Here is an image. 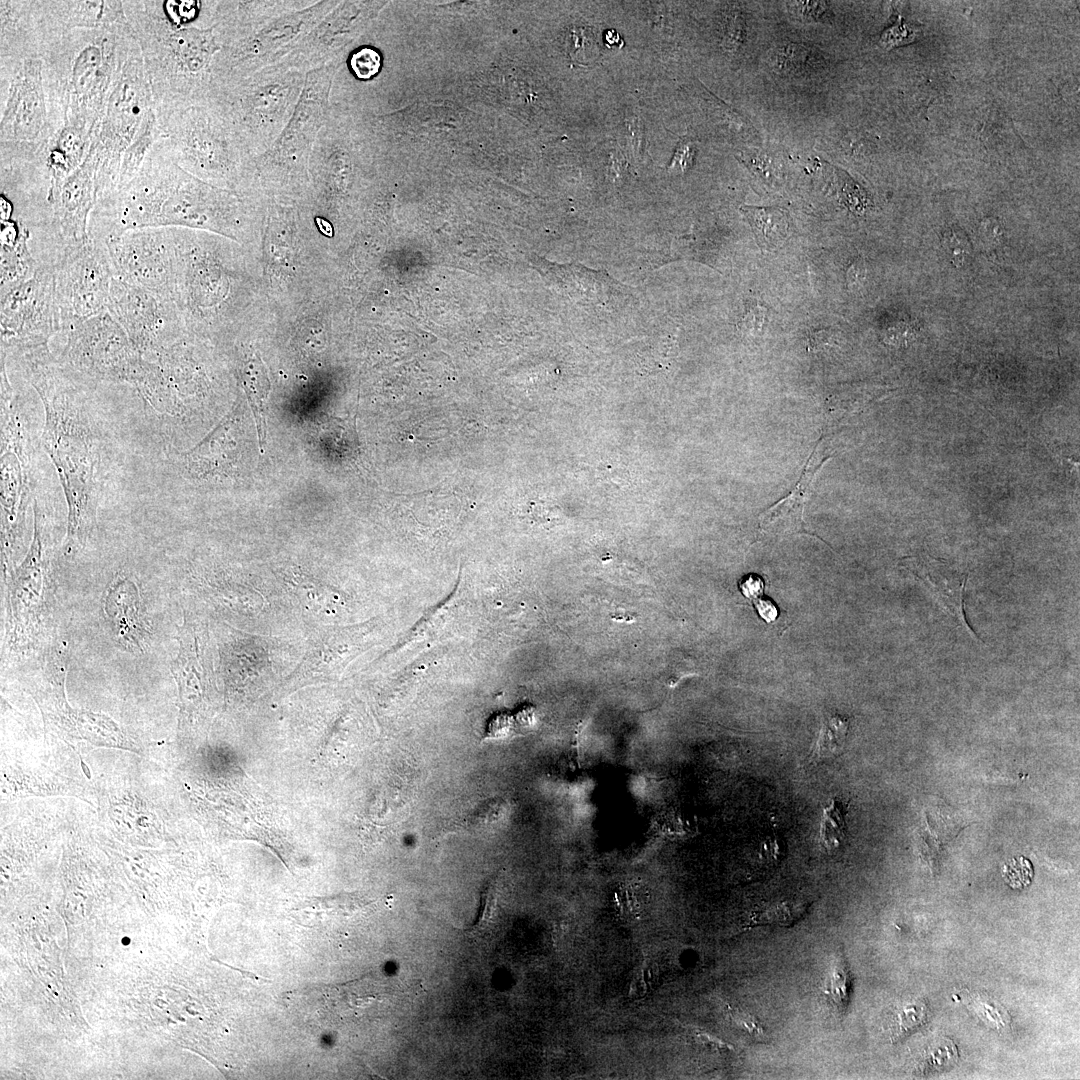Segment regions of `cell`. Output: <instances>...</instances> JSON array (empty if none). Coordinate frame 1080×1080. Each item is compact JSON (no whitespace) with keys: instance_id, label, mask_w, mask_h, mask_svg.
<instances>
[{"instance_id":"cell-11","label":"cell","mask_w":1080,"mask_h":1080,"mask_svg":"<svg viewBox=\"0 0 1080 1080\" xmlns=\"http://www.w3.org/2000/svg\"><path fill=\"white\" fill-rule=\"evenodd\" d=\"M59 361L95 382L135 386L146 359L120 324L105 310L61 332Z\"/></svg>"},{"instance_id":"cell-27","label":"cell","mask_w":1080,"mask_h":1080,"mask_svg":"<svg viewBox=\"0 0 1080 1080\" xmlns=\"http://www.w3.org/2000/svg\"><path fill=\"white\" fill-rule=\"evenodd\" d=\"M162 137L164 134L153 106L146 112L137 133L121 157L113 194L132 181L152 148Z\"/></svg>"},{"instance_id":"cell-47","label":"cell","mask_w":1080,"mask_h":1080,"mask_svg":"<svg viewBox=\"0 0 1080 1080\" xmlns=\"http://www.w3.org/2000/svg\"><path fill=\"white\" fill-rule=\"evenodd\" d=\"M755 606H756L760 616L766 622H772V621H774L776 619L778 612H777L776 606L774 605V603L772 601L756 599L755 600Z\"/></svg>"},{"instance_id":"cell-41","label":"cell","mask_w":1080,"mask_h":1080,"mask_svg":"<svg viewBox=\"0 0 1080 1080\" xmlns=\"http://www.w3.org/2000/svg\"><path fill=\"white\" fill-rule=\"evenodd\" d=\"M793 8L803 19L817 20L821 18L828 9L826 2L821 1H800L793 2Z\"/></svg>"},{"instance_id":"cell-29","label":"cell","mask_w":1080,"mask_h":1080,"mask_svg":"<svg viewBox=\"0 0 1080 1080\" xmlns=\"http://www.w3.org/2000/svg\"><path fill=\"white\" fill-rule=\"evenodd\" d=\"M244 382L256 422L259 445L260 448H263L267 430V398L270 384L263 366L256 360L248 363L244 374Z\"/></svg>"},{"instance_id":"cell-13","label":"cell","mask_w":1080,"mask_h":1080,"mask_svg":"<svg viewBox=\"0 0 1080 1080\" xmlns=\"http://www.w3.org/2000/svg\"><path fill=\"white\" fill-rule=\"evenodd\" d=\"M22 413L20 396L12 385H2L1 516L6 548L21 536L32 489V444Z\"/></svg>"},{"instance_id":"cell-30","label":"cell","mask_w":1080,"mask_h":1080,"mask_svg":"<svg viewBox=\"0 0 1080 1080\" xmlns=\"http://www.w3.org/2000/svg\"><path fill=\"white\" fill-rule=\"evenodd\" d=\"M851 975L847 961L841 950L833 958L823 981L822 991L834 1010L842 1014L846 1011L851 996Z\"/></svg>"},{"instance_id":"cell-3","label":"cell","mask_w":1080,"mask_h":1080,"mask_svg":"<svg viewBox=\"0 0 1080 1080\" xmlns=\"http://www.w3.org/2000/svg\"><path fill=\"white\" fill-rule=\"evenodd\" d=\"M123 6L141 49L156 114L207 99L213 60L221 48L214 25H175L155 0H125Z\"/></svg>"},{"instance_id":"cell-32","label":"cell","mask_w":1080,"mask_h":1080,"mask_svg":"<svg viewBox=\"0 0 1080 1080\" xmlns=\"http://www.w3.org/2000/svg\"><path fill=\"white\" fill-rule=\"evenodd\" d=\"M848 725V720L837 714L825 718L818 734L813 757L817 760L836 757L845 744Z\"/></svg>"},{"instance_id":"cell-1","label":"cell","mask_w":1080,"mask_h":1080,"mask_svg":"<svg viewBox=\"0 0 1080 1080\" xmlns=\"http://www.w3.org/2000/svg\"><path fill=\"white\" fill-rule=\"evenodd\" d=\"M38 394L45 412L42 442L68 506L65 548L83 547L96 525L100 495V435L92 416L99 382L62 364L48 344L4 353Z\"/></svg>"},{"instance_id":"cell-2","label":"cell","mask_w":1080,"mask_h":1080,"mask_svg":"<svg viewBox=\"0 0 1080 1080\" xmlns=\"http://www.w3.org/2000/svg\"><path fill=\"white\" fill-rule=\"evenodd\" d=\"M240 203L230 190L210 185L183 170L165 137L146 157L132 181L95 203L91 240L105 243L129 230L185 226L229 232L238 223Z\"/></svg>"},{"instance_id":"cell-8","label":"cell","mask_w":1080,"mask_h":1080,"mask_svg":"<svg viewBox=\"0 0 1080 1080\" xmlns=\"http://www.w3.org/2000/svg\"><path fill=\"white\" fill-rule=\"evenodd\" d=\"M153 106L151 87L137 42L122 67L93 133L90 151L96 164V202L114 193L121 157L146 112Z\"/></svg>"},{"instance_id":"cell-9","label":"cell","mask_w":1080,"mask_h":1080,"mask_svg":"<svg viewBox=\"0 0 1080 1080\" xmlns=\"http://www.w3.org/2000/svg\"><path fill=\"white\" fill-rule=\"evenodd\" d=\"M339 1H311L224 43L212 64V89L230 85L279 63ZM211 89V90H212Z\"/></svg>"},{"instance_id":"cell-48","label":"cell","mask_w":1080,"mask_h":1080,"mask_svg":"<svg viewBox=\"0 0 1080 1080\" xmlns=\"http://www.w3.org/2000/svg\"><path fill=\"white\" fill-rule=\"evenodd\" d=\"M605 39L610 46L617 45L620 42V36L614 30H610L606 33Z\"/></svg>"},{"instance_id":"cell-5","label":"cell","mask_w":1080,"mask_h":1080,"mask_svg":"<svg viewBox=\"0 0 1080 1080\" xmlns=\"http://www.w3.org/2000/svg\"><path fill=\"white\" fill-rule=\"evenodd\" d=\"M157 116L174 161L189 174L226 190L254 174L256 158L211 97Z\"/></svg>"},{"instance_id":"cell-36","label":"cell","mask_w":1080,"mask_h":1080,"mask_svg":"<svg viewBox=\"0 0 1080 1080\" xmlns=\"http://www.w3.org/2000/svg\"><path fill=\"white\" fill-rule=\"evenodd\" d=\"M496 907V880L492 879L481 893L480 910L473 925L466 930L470 934L479 933L492 919Z\"/></svg>"},{"instance_id":"cell-34","label":"cell","mask_w":1080,"mask_h":1080,"mask_svg":"<svg viewBox=\"0 0 1080 1080\" xmlns=\"http://www.w3.org/2000/svg\"><path fill=\"white\" fill-rule=\"evenodd\" d=\"M566 44L569 56L580 63L591 62L599 54L598 43L589 27H571L566 36Z\"/></svg>"},{"instance_id":"cell-6","label":"cell","mask_w":1080,"mask_h":1080,"mask_svg":"<svg viewBox=\"0 0 1080 1080\" xmlns=\"http://www.w3.org/2000/svg\"><path fill=\"white\" fill-rule=\"evenodd\" d=\"M305 79L304 72L279 62L238 82L214 88L209 97L223 108L246 149L258 158L290 122Z\"/></svg>"},{"instance_id":"cell-42","label":"cell","mask_w":1080,"mask_h":1080,"mask_svg":"<svg viewBox=\"0 0 1080 1080\" xmlns=\"http://www.w3.org/2000/svg\"><path fill=\"white\" fill-rule=\"evenodd\" d=\"M745 163L760 175L767 176L769 171L771 173V159L768 155L763 153H746L743 156Z\"/></svg>"},{"instance_id":"cell-19","label":"cell","mask_w":1080,"mask_h":1080,"mask_svg":"<svg viewBox=\"0 0 1080 1080\" xmlns=\"http://www.w3.org/2000/svg\"><path fill=\"white\" fill-rule=\"evenodd\" d=\"M34 11L44 49L75 29H103L127 22L119 0H37Z\"/></svg>"},{"instance_id":"cell-16","label":"cell","mask_w":1080,"mask_h":1080,"mask_svg":"<svg viewBox=\"0 0 1080 1080\" xmlns=\"http://www.w3.org/2000/svg\"><path fill=\"white\" fill-rule=\"evenodd\" d=\"M105 244L115 278L173 301L171 227L129 230Z\"/></svg>"},{"instance_id":"cell-21","label":"cell","mask_w":1080,"mask_h":1080,"mask_svg":"<svg viewBox=\"0 0 1080 1080\" xmlns=\"http://www.w3.org/2000/svg\"><path fill=\"white\" fill-rule=\"evenodd\" d=\"M823 440L817 443L808 458L803 473L794 489L783 499L766 509L758 518V527L763 534L784 538L797 533H804V510L813 488L816 475L830 457L821 450Z\"/></svg>"},{"instance_id":"cell-15","label":"cell","mask_w":1080,"mask_h":1080,"mask_svg":"<svg viewBox=\"0 0 1080 1080\" xmlns=\"http://www.w3.org/2000/svg\"><path fill=\"white\" fill-rule=\"evenodd\" d=\"M53 271L62 332L107 310L114 274L105 243L90 239Z\"/></svg>"},{"instance_id":"cell-10","label":"cell","mask_w":1080,"mask_h":1080,"mask_svg":"<svg viewBox=\"0 0 1080 1080\" xmlns=\"http://www.w3.org/2000/svg\"><path fill=\"white\" fill-rule=\"evenodd\" d=\"M340 59L306 74L295 112L272 147L255 160L254 173L281 185L309 175V162L330 112V92Z\"/></svg>"},{"instance_id":"cell-14","label":"cell","mask_w":1080,"mask_h":1080,"mask_svg":"<svg viewBox=\"0 0 1080 1080\" xmlns=\"http://www.w3.org/2000/svg\"><path fill=\"white\" fill-rule=\"evenodd\" d=\"M1 350L48 344L62 332L53 268L1 295Z\"/></svg>"},{"instance_id":"cell-24","label":"cell","mask_w":1080,"mask_h":1080,"mask_svg":"<svg viewBox=\"0 0 1080 1080\" xmlns=\"http://www.w3.org/2000/svg\"><path fill=\"white\" fill-rule=\"evenodd\" d=\"M910 569L940 606L971 633L964 613L967 576L936 559H916Z\"/></svg>"},{"instance_id":"cell-26","label":"cell","mask_w":1080,"mask_h":1080,"mask_svg":"<svg viewBox=\"0 0 1080 1080\" xmlns=\"http://www.w3.org/2000/svg\"><path fill=\"white\" fill-rule=\"evenodd\" d=\"M107 614L112 617L116 629L126 641L139 645L142 625L139 618L138 593L127 577H117L106 599Z\"/></svg>"},{"instance_id":"cell-31","label":"cell","mask_w":1080,"mask_h":1080,"mask_svg":"<svg viewBox=\"0 0 1080 1080\" xmlns=\"http://www.w3.org/2000/svg\"><path fill=\"white\" fill-rule=\"evenodd\" d=\"M845 816L846 809L843 803L836 798H833L823 809L819 828V841L828 854L835 853L842 846L846 836Z\"/></svg>"},{"instance_id":"cell-38","label":"cell","mask_w":1080,"mask_h":1080,"mask_svg":"<svg viewBox=\"0 0 1080 1080\" xmlns=\"http://www.w3.org/2000/svg\"><path fill=\"white\" fill-rule=\"evenodd\" d=\"M921 1010L922 1007L918 1010L917 1006L915 1005H906L896 1013V1031L894 1033L895 1038L898 1039L899 1037L903 1036V1034L907 1033L910 1029L919 1024V1022L921 1021L920 1019L922 1018V1013L918 1015V1012Z\"/></svg>"},{"instance_id":"cell-20","label":"cell","mask_w":1080,"mask_h":1080,"mask_svg":"<svg viewBox=\"0 0 1080 1080\" xmlns=\"http://www.w3.org/2000/svg\"><path fill=\"white\" fill-rule=\"evenodd\" d=\"M355 631L323 627L312 632L306 651L288 676L287 683L301 684L312 680L327 679L338 673L350 659L358 642Z\"/></svg>"},{"instance_id":"cell-37","label":"cell","mask_w":1080,"mask_h":1080,"mask_svg":"<svg viewBox=\"0 0 1080 1080\" xmlns=\"http://www.w3.org/2000/svg\"><path fill=\"white\" fill-rule=\"evenodd\" d=\"M944 247L956 266H962L970 254L966 237L958 231H949L944 237Z\"/></svg>"},{"instance_id":"cell-39","label":"cell","mask_w":1080,"mask_h":1080,"mask_svg":"<svg viewBox=\"0 0 1080 1080\" xmlns=\"http://www.w3.org/2000/svg\"><path fill=\"white\" fill-rule=\"evenodd\" d=\"M916 33L909 25L899 23L886 30L881 36L880 42L886 48H892L897 45H901L910 42L914 39Z\"/></svg>"},{"instance_id":"cell-44","label":"cell","mask_w":1080,"mask_h":1080,"mask_svg":"<svg viewBox=\"0 0 1080 1080\" xmlns=\"http://www.w3.org/2000/svg\"><path fill=\"white\" fill-rule=\"evenodd\" d=\"M781 851V842L778 839L769 838L761 844L758 853L760 859L771 863L772 861H778Z\"/></svg>"},{"instance_id":"cell-46","label":"cell","mask_w":1080,"mask_h":1080,"mask_svg":"<svg viewBox=\"0 0 1080 1080\" xmlns=\"http://www.w3.org/2000/svg\"><path fill=\"white\" fill-rule=\"evenodd\" d=\"M865 276V269L862 261L854 262L847 272V284L850 288L858 287Z\"/></svg>"},{"instance_id":"cell-23","label":"cell","mask_w":1080,"mask_h":1080,"mask_svg":"<svg viewBox=\"0 0 1080 1080\" xmlns=\"http://www.w3.org/2000/svg\"><path fill=\"white\" fill-rule=\"evenodd\" d=\"M43 49L34 1L1 0L0 60L41 57Z\"/></svg>"},{"instance_id":"cell-25","label":"cell","mask_w":1080,"mask_h":1080,"mask_svg":"<svg viewBox=\"0 0 1080 1080\" xmlns=\"http://www.w3.org/2000/svg\"><path fill=\"white\" fill-rule=\"evenodd\" d=\"M30 234L15 219H1V295L32 278L39 267L29 246Z\"/></svg>"},{"instance_id":"cell-7","label":"cell","mask_w":1080,"mask_h":1080,"mask_svg":"<svg viewBox=\"0 0 1080 1080\" xmlns=\"http://www.w3.org/2000/svg\"><path fill=\"white\" fill-rule=\"evenodd\" d=\"M0 68V164L32 161L63 125L47 93L43 60H0Z\"/></svg>"},{"instance_id":"cell-33","label":"cell","mask_w":1080,"mask_h":1080,"mask_svg":"<svg viewBox=\"0 0 1080 1080\" xmlns=\"http://www.w3.org/2000/svg\"><path fill=\"white\" fill-rule=\"evenodd\" d=\"M820 56L803 45L784 43L774 53V64L779 71L800 73L820 65Z\"/></svg>"},{"instance_id":"cell-40","label":"cell","mask_w":1080,"mask_h":1080,"mask_svg":"<svg viewBox=\"0 0 1080 1080\" xmlns=\"http://www.w3.org/2000/svg\"><path fill=\"white\" fill-rule=\"evenodd\" d=\"M733 1018L741 1030L747 1033L750 1037L757 1041H763L766 1038V1032L764 1027L754 1017L743 1011L734 1012Z\"/></svg>"},{"instance_id":"cell-18","label":"cell","mask_w":1080,"mask_h":1080,"mask_svg":"<svg viewBox=\"0 0 1080 1080\" xmlns=\"http://www.w3.org/2000/svg\"><path fill=\"white\" fill-rule=\"evenodd\" d=\"M373 12L371 5L340 2L280 62L307 74L340 59L343 47Z\"/></svg>"},{"instance_id":"cell-4","label":"cell","mask_w":1080,"mask_h":1080,"mask_svg":"<svg viewBox=\"0 0 1080 1080\" xmlns=\"http://www.w3.org/2000/svg\"><path fill=\"white\" fill-rule=\"evenodd\" d=\"M137 40L126 23L75 29L50 42L41 54L47 93L59 120L96 128L111 90Z\"/></svg>"},{"instance_id":"cell-12","label":"cell","mask_w":1080,"mask_h":1080,"mask_svg":"<svg viewBox=\"0 0 1080 1080\" xmlns=\"http://www.w3.org/2000/svg\"><path fill=\"white\" fill-rule=\"evenodd\" d=\"M95 160L84 162L60 187L46 228L29 244L39 268H55L89 240V219L95 206Z\"/></svg>"},{"instance_id":"cell-28","label":"cell","mask_w":1080,"mask_h":1080,"mask_svg":"<svg viewBox=\"0 0 1080 1080\" xmlns=\"http://www.w3.org/2000/svg\"><path fill=\"white\" fill-rule=\"evenodd\" d=\"M751 224L759 245L766 250L777 249L788 235L789 221L784 210L777 207L741 208Z\"/></svg>"},{"instance_id":"cell-43","label":"cell","mask_w":1080,"mask_h":1080,"mask_svg":"<svg viewBox=\"0 0 1080 1080\" xmlns=\"http://www.w3.org/2000/svg\"><path fill=\"white\" fill-rule=\"evenodd\" d=\"M740 589L749 599H757L763 590V581L758 575H747L740 582Z\"/></svg>"},{"instance_id":"cell-17","label":"cell","mask_w":1080,"mask_h":1080,"mask_svg":"<svg viewBox=\"0 0 1080 1080\" xmlns=\"http://www.w3.org/2000/svg\"><path fill=\"white\" fill-rule=\"evenodd\" d=\"M172 302L114 277L107 310L143 357L153 359L173 344L178 324Z\"/></svg>"},{"instance_id":"cell-35","label":"cell","mask_w":1080,"mask_h":1080,"mask_svg":"<svg viewBox=\"0 0 1080 1080\" xmlns=\"http://www.w3.org/2000/svg\"><path fill=\"white\" fill-rule=\"evenodd\" d=\"M349 66L357 78L367 80L380 71L381 56L371 47H362L351 54Z\"/></svg>"},{"instance_id":"cell-22","label":"cell","mask_w":1080,"mask_h":1080,"mask_svg":"<svg viewBox=\"0 0 1080 1080\" xmlns=\"http://www.w3.org/2000/svg\"><path fill=\"white\" fill-rule=\"evenodd\" d=\"M34 533L27 556L12 579L14 616L23 626L36 621L40 593L46 568L44 516L34 500Z\"/></svg>"},{"instance_id":"cell-45","label":"cell","mask_w":1080,"mask_h":1080,"mask_svg":"<svg viewBox=\"0 0 1080 1080\" xmlns=\"http://www.w3.org/2000/svg\"><path fill=\"white\" fill-rule=\"evenodd\" d=\"M765 319V309L761 307L753 308L745 315L742 327L754 332L759 331L765 325Z\"/></svg>"}]
</instances>
